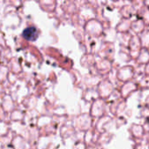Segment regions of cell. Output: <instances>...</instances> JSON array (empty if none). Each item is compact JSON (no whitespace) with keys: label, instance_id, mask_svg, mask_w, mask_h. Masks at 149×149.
<instances>
[{"label":"cell","instance_id":"cell-1","mask_svg":"<svg viewBox=\"0 0 149 149\" xmlns=\"http://www.w3.org/2000/svg\"><path fill=\"white\" fill-rule=\"evenodd\" d=\"M22 36L27 40H35L38 36L37 29L35 27H27L23 31Z\"/></svg>","mask_w":149,"mask_h":149}]
</instances>
